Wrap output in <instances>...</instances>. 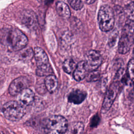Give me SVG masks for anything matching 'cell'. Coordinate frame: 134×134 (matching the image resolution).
Segmentation results:
<instances>
[{"instance_id": "obj_1", "label": "cell", "mask_w": 134, "mask_h": 134, "mask_svg": "<svg viewBox=\"0 0 134 134\" xmlns=\"http://www.w3.org/2000/svg\"><path fill=\"white\" fill-rule=\"evenodd\" d=\"M1 41L8 49L13 51H19L27 46V36L18 29L4 28L1 31Z\"/></svg>"}, {"instance_id": "obj_2", "label": "cell", "mask_w": 134, "mask_h": 134, "mask_svg": "<svg viewBox=\"0 0 134 134\" xmlns=\"http://www.w3.org/2000/svg\"><path fill=\"white\" fill-rule=\"evenodd\" d=\"M43 127L46 134H63L66 132L69 125L64 117L52 115L44 120Z\"/></svg>"}, {"instance_id": "obj_3", "label": "cell", "mask_w": 134, "mask_h": 134, "mask_svg": "<svg viewBox=\"0 0 134 134\" xmlns=\"http://www.w3.org/2000/svg\"><path fill=\"white\" fill-rule=\"evenodd\" d=\"M134 43V23L127 20L122 30L118 46V52L125 54Z\"/></svg>"}, {"instance_id": "obj_4", "label": "cell", "mask_w": 134, "mask_h": 134, "mask_svg": "<svg viewBox=\"0 0 134 134\" xmlns=\"http://www.w3.org/2000/svg\"><path fill=\"white\" fill-rule=\"evenodd\" d=\"M97 19L99 27L102 31H110L115 24V15L113 8L107 5L102 6L98 11Z\"/></svg>"}, {"instance_id": "obj_5", "label": "cell", "mask_w": 134, "mask_h": 134, "mask_svg": "<svg viewBox=\"0 0 134 134\" xmlns=\"http://www.w3.org/2000/svg\"><path fill=\"white\" fill-rule=\"evenodd\" d=\"M34 51L37 66L36 74L39 76L51 74L53 72L52 69L46 52L42 48L38 47L35 48Z\"/></svg>"}, {"instance_id": "obj_6", "label": "cell", "mask_w": 134, "mask_h": 134, "mask_svg": "<svg viewBox=\"0 0 134 134\" xmlns=\"http://www.w3.org/2000/svg\"><path fill=\"white\" fill-rule=\"evenodd\" d=\"M22 103L15 100H11L5 103L2 108L4 117L11 121H17L23 117L26 113V109Z\"/></svg>"}, {"instance_id": "obj_7", "label": "cell", "mask_w": 134, "mask_h": 134, "mask_svg": "<svg viewBox=\"0 0 134 134\" xmlns=\"http://www.w3.org/2000/svg\"><path fill=\"white\" fill-rule=\"evenodd\" d=\"M120 89V83L118 81L114 82L109 86L105 94L102 104V112L106 113L113 105Z\"/></svg>"}, {"instance_id": "obj_8", "label": "cell", "mask_w": 134, "mask_h": 134, "mask_svg": "<svg viewBox=\"0 0 134 134\" xmlns=\"http://www.w3.org/2000/svg\"><path fill=\"white\" fill-rule=\"evenodd\" d=\"M88 71L96 70L102 64V57L97 51L91 50L85 55V60Z\"/></svg>"}, {"instance_id": "obj_9", "label": "cell", "mask_w": 134, "mask_h": 134, "mask_svg": "<svg viewBox=\"0 0 134 134\" xmlns=\"http://www.w3.org/2000/svg\"><path fill=\"white\" fill-rule=\"evenodd\" d=\"M29 82L28 79L25 76H20L14 79L9 85V93L12 96L20 94L24 90L27 88Z\"/></svg>"}, {"instance_id": "obj_10", "label": "cell", "mask_w": 134, "mask_h": 134, "mask_svg": "<svg viewBox=\"0 0 134 134\" xmlns=\"http://www.w3.org/2000/svg\"><path fill=\"white\" fill-rule=\"evenodd\" d=\"M88 70L86 61H82L77 63L73 71V76L74 79L77 81H80L86 77L88 74Z\"/></svg>"}, {"instance_id": "obj_11", "label": "cell", "mask_w": 134, "mask_h": 134, "mask_svg": "<svg viewBox=\"0 0 134 134\" xmlns=\"http://www.w3.org/2000/svg\"><path fill=\"white\" fill-rule=\"evenodd\" d=\"M87 93L84 91L75 90L72 91L68 96V101L74 104H79L82 103L85 99Z\"/></svg>"}, {"instance_id": "obj_12", "label": "cell", "mask_w": 134, "mask_h": 134, "mask_svg": "<svg viewBox=\"0 0 134 134\" xmlns=\"http://www.w3.org/2000/svg\"><path fill=\"white\" fill-rule=\"evenodd\" d=\"M35 95L34 92L27 88L24 90L19 94V100L24 105H30L34 102Z\"/></svg>"}, {"instance_id": "obj_13", "label": "cell", "mask_w": 134, "mask_h": 134, "mask_svg": "<svg viewBox=\"0 0 134 134\" xmlns=\"http://www.w3.org/2000/svg\"><path fill=\"white\" fill-rule=\"evenodd\" d=\"M44 84L46 90L50 93H53L57 89L58 85V79L53 74L47 75L44 79Z\"/></svg>"}, {"instance_id": "obj_14", "label": "cell", "mask_w": 134, "mask_h": 134, "mask_svg": "<svg viewBox=\"0 0 134 134\" xmlns=\"http://www.w3.org/2000/svg\"><path fill=\"white\" fill-rule=\"evenodd\" d=\"M56 9L58 14L63 18H69L70 16V10L68 5L62 1H58L56 4Z\"/></svg>"}, {"instance_id": "obj_15", "label": "cell", "mask_w": 134, "mask_h": 134, "mask_svg": "<svg viewBox=\"0 0 134 134\" xmlns=\"http://www.w3.org/2000/svg\"><path fill=\"white\" fill-rule=\"evenodd\" d=\"M34 13L28 11L25 12L24 13V15L23 16V21L28 28H34V26H36V17Z\"/></svg>"}, {"instance_id": "obj_16", "label": "cell", "mask_w": 134, "mask_h": 134, "mask_svg": "<svg viewBox=\"0 0 134 134\" xmlns=\"http://www.w3.org/2000/svg\"><path fill=\"white\" fill-rule=\"evenodd\" d=\"M84 127V126L82 122H74L69 126L66 133L67 134H82Z\"/></svg>"}, {"instance_id": "obj_17", "label": "cell", "mask_w": 134, "mask_h": 134, "mask_svg": "<svg viewBox=\"0 0 134 134\" xmlns=\"http://www.w3.org/2000/svg\"><path fill=\"white\" fill-rule=\"evenodd\" d=\"M76 66L75 62L72 59H67L63 63L62 68L64 71L68 74L73 72Z\"/></svg>"}, {"instance_id": "obj_18", "label": "cell", "mask_w": 134, "mask_h": 134, "mask_svg": "<svg viewBox=\"0 0 134 134\" xmlns=\"http://www.w3.org/2000/svg\"><path fill=\"white\" fill-rule=\"evenodd\" d=\"M125 13L128 20L134 23V2L128 4L125 8Z\"/></svg>"}, {"instance_id": "obj_19", "label": "cell", "mask_w": 134, "mask_h": 134, "mask_svg": "<svg viewBox=\"0 0 134 134\" xmlns=\"http://www.w3.org/2000/svg\"><path fill=\"white\" fill-rule=\"evenodd\" d=\"M127 75L130 80L134 83V58L131 59L128 63Z\"/></svg>"}, {"instance_id": "obj_20", "label": "cell", "mask_w": 134, "mask_h": 134, "mask_svg": "<svg viewBox=\"0 0 134 134\" xmlns=\"http://www.w3.org/2000/svg\"><path fill=\"white\" fill-rule=\"evenodd\" d=\"M99 77H100V73L98 71H96V70L92 71H90L89 73H88L85 78L87 81L93 82V81H95L98 80Z\"/></svg>"}, {"instance_id": "obj_21", "label": "cell", "mask_w": 134, "mask_h": 134, "mask_svg": "<svg viewBox=\"0 0 134 134\" xmlns=\"http://www.w3.org/2000/svg\"><path fill=\"white\" fill-rule=\"evenodd\" d=\"M71 7L75 10H80L83 6V2L82 0H68Z\"/></svg>"}, {"instance_id": "obj_22", "label": "cell", "mask_w": 134, "mask_h": 134, "mask_svg": "<svg viewBox=\"0 0 134 134\" xmlns=\"http://www.w3.org/2000/svg\"><path fill=\"white\" fill-rule=\"evenodd\" d=\"M33 55H34V51L31 48L24 50L20 53V57L24 60H29L31 59Z\"/></svg>"}, {"instance_id": "obj_23", "label": "cell", "mask_w": 134, "mask_h": 134, "mask_svg": "<svg viewBox=\"0 0 134 134\" xmlns=\"http://www.w3.org/2000/svg\"><path fill=\"white\" fill-rule=\"evenodd\" d=\"M118 32L117 30H114L111 32L108 38V44L110 47H113L115 45L118 38Z\"/></svg>"}, {"instance_id": "obj_24", "label": "cell", "mask_w": 134, "mask_h": 134, "mask_svg": "<svg viewBox=\"0 0 134 134\" xmlns=\"http://www.w3.org/2000/svg\"><path fill=\"white\" fill-rule=\"evenodd\" d=\"M100 119L97 115H95L92 119L91 122V126L93 127H96L99 122Z\"/></svg>"}, {"instance_id": "obj_25", "label": "cell", "mask_w": 134, "mask_h": 134, "mask_svg": "<svg viewBox=\"0 0 134 134\" xmlns=\"http://www.w3.org/2000/svg\"><path fill=\"white\" fill-rule=\"evenodd\" d=\"M82 1L84 3H86L87 4H91L93 3L96 0H82Z\"/></svg>"}, {"instance_id": "obj_26", "label": "cell", "mask_w": 134, "mask_h": 134, "mask_svg": "<svg viewBox=\"0 0 134 134\" xmlns=\"http://www.w3.org/2000/svg\"><path fill=\"white\" fill-rule=\"evenodd\" d=\"M47 1V0H38V1L39 2L41 3H44L46 2Z\"/></svg>"}, {"instance_id": "obj_27", "label": "cell", "mask_w": 134, "mask_h": 134, "mask_svg": "<svg viewBox=\"0 0 134 134\" xmlns=\"http://www.w3.org/2000/svg\"><path fill=\"white\" fill-rule=\"evenodd\" d=\"M133 54H134V49H133Z\"/></svg>"}]
</instances>
